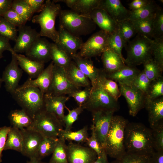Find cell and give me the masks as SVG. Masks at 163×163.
Masks as SVG:
<instances>
[{"instance_id":"6da1fadb","label":"cell","mask_w":163,"mask_h":163,"mask_svg":"<svg viewBox=\"0 0 163 163\" xmlns=\"http://www.w3.org/2000/svg\"><path fill=\"white\" fill-rule=\"evenodd\" d=\"M124 143L126 152L151 156L155 151L152 130L140 123L128 122Z\"/></svg>"},{"instance_id":"7a4b0ae2","label":"cell","mask_w":163,"mask_h":163,"mask_svg":"<svg viewBox=\"0 0 163 163\" xmlns=\"http://www.w3.org/2000/svg\"><path fill=\"white\" fill-rule=\"evenodd\" d=\"M128 121L122 116H113L106 139L104 149L107 155L116 159L126 153L124 131Z\"/></svg>"},{"instance_id":"3957f363","label":"cell","mask_w":163,"mask_h":163,"mask_svg":"<svg viewBox=\"0 0 163 163\" xmlns=\"http://www.w3.org/2000/svg\"><path fill=\"white\" fill-rule=\"evenodd\" d=\"M153 40L144 36L137 34L125 45L127 57L124 62L126 66L136 67L143 64L152 58Z\"/></svg>"},{"instance_id":"277c9868","label":"cell","mask_w":163,"mask_h":163,"mask_svg":"<svg viewBox=\"0 0 163 163\" xmlns=\"http://www.w3.org/2000/svg\"><path fill=\"white\" fill-rule=\"evenodd\" d=\"M61 10L60 4L46 0L40 14L34 16L32 19L33 23L39 24L40 36L50 38L55 43H57L59 39L58 32L55 26L56 20Z\"/></svg>"},{"instance_id":"5b68a950","label":"cell","mask_w":163,"mask_h":163,"mask_svg":"<svg viewBox=\"0 0 163 163\" xmlns=\"http://www.w3.org/2000/svg\"><path fill=\"white\" fill-rule=\"evenodd\" d=\"M59 16V26L77 36L89 34L96 28V24L89 16L71 10L61 9Z\"/></svg>"},{"instance_id":"8992f818","label":"cell","mask_w":163,"mask_h":163,"mask_svg":"<svg viewBox=\"0 0 163 163\" xmlns=\"http://www.w3.org/2000/svg\"><path fill=\"white\" fill-rule=\"evenodd\" d=\"M11 94L22 109L33 119L44 109V94L37 88L30 87L17 89Z\"/></svg>"},{"instance_id":"52a82bcc","label":"cell","mask_w":163,"mask_h":163,"mask_svg":"<svg viewBox=\"0 0 163 163\" xmlns=\"http://www.w3.org/2000/svg\"><path fill=\"white\" fill-rule=\"evenodd\" d=\"M82 107L92 113L97 111L114 113L120 108L117 100L97 86L92 87L89 99Z\"/></svg>"},{"instance_id":"ba28073f","label":"cell","mask_w":163,"mask_h":163,"mask_svg":"<svg viewBox=\"0 0 163 163\" xmlns=\"http://www.w3.org/2000/svg\"><path fill=\"white\" fill-rule=\"evenodd\" d=\"M63 126L56 117L44 109L34 116L31 125L27 129L39 133L43 137L58 138L63 129Z\"/></svg>"},{"instance_id":"9c48e42d","label":"cell","mask_w":163,"mask_h":163,"mask_svg":"<svg viewBox=\"0 0 163 163\" xmlns=\"http://www.w3.org/2000/svg\"><path fill=\"white\" fill-rule=\"evenodd\" d=\"M109 35L102 30L93 34L83 43L79 52L77 53L82 57L89 59L101 55L108 49Z\"/></svg>"},{"instance_id":"30bf717a","label":"cell","mask_w":163,"mask_h":163,"mask_svg":"<svg viewBox=\"0 0 163 163\" xmlns=\"http://www.w3.org/2000/svg\"><path fill=\"white\" fill-rule=\"evenodd\" d=\"M79 90L80 88L73 85L68 79L64 69L53 64L52 82L46 94L53 96H68Z\"/></svg>"},{"instance_id":"8fae6325","label":"cell","mask_w":163,"mask_h":163,"mask_svg":"<svg viewBox=\"0 0 163 163\" xmlns=\"http://www.w3.org/2000/svg\"><path fill=\"white\" fill-rule=\"evenodd\" d=\"M118 84L121 95L124 97L127 102L130 115L136 116L145 107V94L133 86Z\"/></svg>"},{"instance_id":"7c38bea8","label":"cell","mask_w":163,"mask_h":163,"mask_svg":"<svg viewBox=\"0 0 163 163\" xmlns=\"http://www.w3.org/2000/svg\"><path fill=\"white\" fill-rule=\"evenodd\" d=\"M66 154L69 163H92L97 158L90 148L72 142L67 145Z\"/></svg>"},{"instance_id":"4fadbf2b","label":"cell","mask_w":163,"mask_h":163,"mask_svg":"<svg viewBox=\"0 0 163 163\" xmlns=\"http://www.w3.org/2000/svg\"><path fill=\"white\" fill-rule=\"evenodd\" d=\"M11 54V61L3 71L1 79L2 82H5L6 91L12 94L19 86L18 84L23 72L19 67L15 57L13 54Z\"/></svg>"},{"instance_id":"5bb4252c","label":"cell","mask_w":163,"mask_h":163,"mask_svg":"<svg viewBox=\"0 0 163 163\" xmlns=\"http://www.w3.org/2000/svg\"><path fill=\"white\" fill-rule=\"evenodd\" d=\"M114 113L104 111L92 113L93 123L91 125L99 142L104 149L106 139Z\"/></svg>"},{"instance_id":"9a60e30c","label":"cell","mask_w":163,"mask_h":163,"mask_svg":"<svg viewBox=\"0 0 163 163\" xmlns=\"http://www.w3.org/2000/svg\"><path fill=\"white\" fill-rule=\"evenodd\" d=\"M51 43L46 39H37L25 52L26 56L30 59L45 63L51 60Z\"/></svg>"},{"instance_id":"2e32d148","label":"cell","mask_w":163,"mask_h":163,"mask_svg":"<svg viewBox=\"0 0 163 163\" xmlns=\"http://www.w3.org/2000/svg\"><path fill=\"white\" fill-rule=\"evenodd\" d=\"M58 41L55 43L61 50L65 52L71 57L77 53L83 43L80 37L75 36L59 26Z\"/></svg>"},{"instance_id":"e0dca14e","label":"cell","mask_w":163,"mask_h":163,"mask_svg":"<svg viewBox=\"0 0 163 163\" xmlns=\"http://www.w3.org/2000/svg\"><path fill=\"white\" fill-rule=\"evenodd\" d=\"M23 137V146L21 153L30 159L35 158L38 147L43 137L31 129L21 130Z\"/></svg>"},{"instance_id":"ac0fdd59","label":"cell","mask_w":163,"mask_h":163,"mask_svg":"<svg viewBox=\"0 0 163 163\" xmlns=\"http://www.w3.org/2000/svg\"><path fill=\"white\" fill-rule=\"evenodd\" d=\"M19 35L13 48L17 53H25L32 43L40 37L39 33L30 26L25 25L18 27Z\"/></svg>"},{"instance_id":"d6986e66","label":"cell","mask_w":163,"mask_h":163,"mask_svg":"<svg viewBox=\"0 0 163 163\" xmlns=\"http://www.w3.org/2000/svg\"><path fill=\"white\" fill-rule=\"evenodd\" d=\"M69 98L65 95L53 96L47 94L44 95V110L56 117L63 125L64 108Z\"/></svg>"},{"instance_id":"ffe728a7","label":"cell","mask_w":163,"mask_h":163,"mask_svg":"<svg viewBox=\"0 0 163 163\" xmlns=\"http://www.w3.org/2000/svg\"><path fill=\"white\" fill-rule=\"evenodd\" d=\"M77 66L89 80L92 88H94L102 72V69L96 68L91 59L83 58L77 53L71 56Z\"/></svg>"},{"instance_id":"44dd1931","label":"cell","mask_w":163,"mask_h":163,"mask_svg":"<svg viewBox=\"0 0 163 163\" xmlns=\"http://www.w3.org/2000/svg\"><path fill=\"white\" fill-rule=\"evenodd\" d=\"M53 64L52 61L37 78L34 79L29 78L17 89L33 87L39 88L44 94L46 93L52 82Z\"/></svg>"},{"instance_id":"7402d4cb","label":"cell","mask_w":163,"mask_h":163,"mask_svg":"<svg viewBox=\"0 0 163 163\" xmlns=\"http://www.w3.org/2000/svg\"><path fill=\"white\" fill-rule=\"evenodd\" d=\"M99 8L104 10L117 23L128 19L131 13L120 0H101Z\"/></svg>"},{"instance_id":"603a6c76","label":"cell","mask_w":163,"mask_h":163,"mask_svg":"<svg viewBox=\"0 0 163 163\" xmlns=\"http://www.w3.org/2000/svg\"><path fill=\"white\" fill-rule=\"evenodd\" d=\"M89 16L101 30L108 34L113 33L118 28L117 23L102 8H98L94 10Z\"/></svg>"},{"instance_id":"cb8c5ba5","label":"cell","mask_w":163,"mask_h":163,"mask_svg":"<svg viewBox=\"0 0 163 163\" xmlns=\"http://www.w3.org/2000/svg\"><path fill=\"white\" fill-rule=\"evenodd\" d=\"M10 52L15 57L19 66L29 76V78H37L44 69L45 63L32 60L24 55L11 50Z\"/></svg>"},{"instance_id":"d4e9b609","label":"cell","mask_w":163,"mask_h":163,"mask_svg":"<svg viewBox=\"0 0 163 163\" xmlns=\"http://www.w3.org/2000/svg\"><path fill=\"white\" fill-rule=\"evenodd\" d=\"M103 71L106 74L115 72L125 65L124 60L112 50L107 49L102 54Z\"/></svg>"},{"instance_id":"484cf974","label":"cell","mask_w":163,"mask_h":163,"mask_svg":"<svg viewBox=\"0 0 163 163\" xmlns=\"http://www.w3.org/2000/svg\"><path fill=\"white\" fill-rule=\"evenodd\" d=\"M136 67L125 65L119 70L113 73L106 74V77L118 83L129 85L141 72Z\"/></svg>"},{"instance_id":"4316f807","label":"cell","mask_w":163,"mask_h":163,"mask_svg":"<svg viewBox=\"0 0 163 163\" xmlns=\"http://www.w3.org/2000/svg\"><path fill=\"white\" fill-rule=\"evenodd\" d=\"M148 112L149 121L152 129L163 123V97L149 103L145 106Z\"/></svg>"},{"instance_id":"83f0119b","label":"cell","mask_w":163,"mask_h":163,"mask_svg":"<svg viewBox=\"0 0 163 163\" xmlns=\"http://www.w3.org/2000/svg\"><path fill=\"white\" fill-rule=\"evenodd\" d=\"M65 70L68 79L75 86L80 88L91 86L89 79L72 60Z\"/></svg>"},{"instance_id":"f1b7e54d","label":"cell","mask_w":163,"mask_h":163,"mask_svg":"<svg viewBox=\"0 0 163 163\" xmlns=\"http://www.w3.org/2000/svg\"><path fill=\"white\" fill-rule=\"evenodd\" d=\"M8 118L12 127L20 130L29 127L33 121V118L22 109L11 111Z\"/></svg>"},{"instance_id":"f546056e","label":"cell","mask_w":163,"mask_h":163,"mask_svg":"<svg viewBox=\"0 0 163 163\" xmlns=\"http://www.w3.org/2000/svg\"><path fill=\"white\" fill-rule=\"evenodd\" d=\"M160 7L154 1L150 0L143 7L136 10L131 11L128 19L133 21L153 18Z\"/></svg>"},{"instance_id":"4dcf8cb0","label":"cell","mask_w":163,"mask_h":163,"mask_svg":"<svg viewBox=\"0 0 163 163\" xmlns=\"http://www.w3.org/2000/svg\"><path fill=\"white\" fill-rule=\"evenodd\" d=\"M23 137L21 130L11 127L8 134L4 150H12L21 152Z\"/></svg>"},{"instance_id":"1f68e13d","label":"cell","mask_w":163,"mask_h":163,"mask_svg":"<svg viewBox=\"0 0 163 163\" xmlns=\"http://www.w3.org/2000/svg\"><path fill=\"white\" fill-rule=\"evenodd\" d=\"M96 86L101 88L117 101L121 95L119 86L116 82L107 78L102 69V73L97 80Z\"/></svg>"},{"instance_id":"d6a6232c","label":"cell","mask_w":163,"mask_h":163,"mask_svg":"<svg viewBox=\"0 0 163 163\" xmlns=\"http://www.w3.org/2000/svg\"><path fill=\"white\" fill-rule=\"evenodd\" d=\"M50 58L54 64L65 69L72 60L71 56L59 48L55 43H51Z\"/></svg>"},{"instance_id":"836d02e7","label":"cell","mask_w":163,"mask_h":163,"mask_svg":"<svg viewBox=\"0 0 163 163\" xmlns=\"http://www.w3.org/2000/svg\"><path fill=\"white\" fill-rule=\"evenodd\" d=\"M88 129L87 126L75 131H72L71 130L66 131L62 129L60 132L58 137L62 138L65 141H73L78 143L86 142L88 138Z\"/></svg>"},{"instance_id":"e575fe53","label":"cell","mask_w":163,"mask_h":163,"mask_svg":"<svg viewBox=\"0 0 163 163\" xmlns=\"http://www.w3.org/2000/svg\"><path fill=\"white\" fill-rule=\"evenodd\" d=\"M101 0H77L71 10L79 14L89 16L94 10L99 8Z\"/></svg>"},{"instance_id":"d590c367","label":"cell","mask_w":163,"mask_h":163,"mask_svg":"<svg viewBox=\"0 0 163 163\" xmlns=\"http://www.w3.org/2000/svg\"><path fill=\"white\" fill-rule=\"evenodd\" d=\"M65 140L58 137L52 156L48 163H69L67 156V145Z\"/></svg>"},{"instance_id":"8d00e7d4","label":"cell","mask_w":163,"mask_h":163,"mask_svg":"<svg viewBox=\"0 0 163 163\" xmlns=\"http://www.w3.org/2000/svg\"><path fill=\"white\" fill-rule=\"evenodd\" d=\"M58 138L43 137L38 149L36 158L42 159L53 153L58 141Z\"/></svg>"},{"instance_id":"74e56055","label":"cell","mask_w":163,"mask_h":163,"mask_svg":"<svg viewBox=\"0 0 163 163\" xmlns=\"http://www.w3.org/2000/svg\"><path fill=\"white\" fill-rule=\"evenodd\" d=\"M163 95V76L151 82L145 94V106Z\"/></svg>"},{"instance_id":"f35d334b","label":"cell","mask_w":163,"mask_h":163,"mask_svg":"<svg viewBox=\"0 0 163 163\" xmlns=\"http://www.w3.org/2000/svg\"><path fill=\"white\" fill-rule=\"evenodd\" d=\"M108 48L118 54L123 59L122 51L126 44L121 36L118 28L113 33L109 34L108 39Z\"/></svg>"},{"instance_id":"ab89813d","label":"cell","mask_w":163,"mask_h":163,"mask_svg":"<svg viewBox=\"0 0 163 163\" xmlns=\"http://www.w3.org/2000/svg\"><path fill=\"white\" fill-rule=\"evenodd\" d=\"M153 18L132 21L136 33L151 38L152 37Z\"/></svg>"},{"instance_id":"60d3db41","label":"cell","mask_w":163,"mask_h":163,"mask_svg":"<svg viewBox=\"0 0 163 163\" xmlns=\"http://www.w3.org/2000/svg\"><path fill=\"white\" fill-rule=\"evenodd\" d=\"M143 71L147 77L151 82L162 76L163 70L154 61L153 58L143 64Z\"/></svg>"},{"instance_id":"b9f144b4","label":"cell","mask_w":163,"mask_h":163,"mask_svg":"<svg viewBox=\"0 0 163 163\" xmlns=\"http://www.w3.org/2000/svg\"><path fill=\"white\" fill-rule=\"evenodd\" d=\"M18 29L3 17L0 16V35L9 40L15 41L17 37Z\"/></svg>"},{"instance_id":"7bdbcfd3","label":"cell","mask_w":163,"mask_h":163,"mask_svg":"<svg viewBox=\"0 0 163 163\" xmlns=\"http://www.w3.org/2000/svg\"><path fill=\"white\" fill-rule=\"evenodd\" d=\"M120 34L126 44L136 34L132 21L127 19L117 23Z\"/></svg>"},{"instance_id":"ee69618b","label":"cell","mask_w":163,"mask_h":163,"mask_svg":"<svg viewBox=\"0 0 163 163\" xmlns=\"http://www.w3.org/2000/svg\"><path fill=\"white\" fill-rule=\"evenodd\" d=\"M151 156L126 152L122 157L112 163H150Z\"/></svg>"},{"instance_id":"f6af8a7d","label":"cell","mask_w":163,"mask_h":163,"mask_svg":"<svg viewBox=\"0 0 163 163\" xmlns=\"http://www.w3.org/2000/svg\"><path fill=\"white\" fill-rule=\"evenodd\" d=\"M11 8L27 21L30 20L34 14L25 0H13Z\"/></svg>"},{"instance_id":"bcb514c9","label":"cell","mask_w":163,"mask_h":163,"mask_svg":"<svg viewBox=\"0 0 163 163\" xmlns=\"http://www.w3.org/2000/svg\"><path fill=\"white\" fill-rule=\"evenodd\" d=\"M152 38L154 39H163V10L161 7L153 18Z\"/></svg>"},{"instance_id":"7dc6e473","label":"cell","mask_w":163,"mask_h":163,"mask_svg":"<svg viewBox=\"0 0 163 163\" xmlns=\"http://www.w3.org/2000/svg\"><path fill=\"white\" fill-rule=\"evenodd\" d=\"M65 107L68 110V113L64 116L62 123L63 125H65L64 130L70 131L71 130L73 124L77 120L79 116L84 109L82 106H79L72 110H69L66 106Z\"/></svg>"},{"instance_id":"c3c4849f","label":"cell","mask_w":163,"mask_h":163,"mask_svg":"<svg viewBox=\"0 0 163 163\" xmlns=\"http://www.w3.org/2000/svg\"><path fill=\"white\" fill-rule=\"evenodd\" d=\"M152 58L163 70V39L153 40Z\"/></svg>"},{"instance_id":"681fc988","label":"cell","mask_w":163,"mask_h":163,"mask_svg":"<svg viewBox=\"0 0 163 163\" xmlns=\"http://www.w3.org/2000/svg\"><path fill=\"white\" fill-rule=\"evenodd\" d=\"M151 82V81L142 70L135 78L129 85L140 90L145 94Z\"/></svg>"},{"instance_id":"f907efd6","label":"cell","mask_w":163,"mask_h":163,"mask_svg":"<svg viewBox=\"0 0 163 163\" xmlns=\"http://www.w3.org/2000/svg\"><path fill=\"white\" fill-rule=\"evenodd\" d=\"M153 148L156 151L163 150V123L151 129Z\"/></svg>"},{"instance_id":"816d5d0a","label":"cell","mask_w":163,"mask_h":163,"mask_svg":"<svg viewBox=\"0 0 163 163\" xmlns=\"http://www.w3.org/2000/svg\"><path fill=\"white\" fill-rule=\"evenodd\" d=\"M2 16L16 27L25 25L27 21L11 8Z\"/></svg>"},{"instance_id":"f5cc1de1","label":"cell","mask_w":163,"mask_h":163,"mask_svg":"<svg viewBox=\"0 0 163 163\" xmlns=\"http://www.w3.org/2000/svg\"><path fill=\"white\" fill-rule=\"evenodd\" d=\"M92 89V87H85L82 90L76 91L68 96L72 97L77 103L78 106H82L89 98Z\"/></svg>"},{"instance_id":"db71d44e","label":"cell","mask_w":163,"mask_h":163,"mask_svg":"<svg viewBox=\"0 0 163 163\" xmlns=\"http://www.w3.org/2000/svg\"><path fill=\"white\" fill-rule=\"evenodd\" d=\"M91 136L88 138L86 143L88 147L93 150L97 153V157L101 156L105 152L102 147L95 135L93 126L91 127Z\"/></svg>"},{"instance_id":"11a10c76","label":"cell","mask_w":163,"mask_h":163,"mask_svg":"<svg viewBox=\"0 0 163 163\" xmlns=\"http://www.w3.org/2000/svg\"><path fill=\"white\" fill-rule=\"evenodd\" d=\"M34 14L40 13L43 9L45 1L44 0H25Z\"/></svg>"},{"instance_id":"9f6ffc18","label":"cell","mask_w":163,"mask_h":163,"mask_svg":"<svg viewBox=\"0 0 163 163\" xmlns=\"http://www.w3.org/2000/svg\"><path fill=\"white\" fill-rule=\"evenodd\" d=\"M11 127L5 126L0 128V163L2 162V152L4 150L8 134Z\"/></svg>"},{"instance_id":"6f0895ef","label":"cell","mask_w":163,"mask_h":163,"mask_svg":"<svg viewBox=\"0 0 163 163\" xmlns=\"http://www.w3.org/2000/svg\"><path fill=\"white\" fill-rule=\"evenodd\" d=\"M9 41L7 38L0 35V56H3L2 53L4 51L10 52L13 50Z\"/></svg>"},{"instance_id":"680465c9","label":"cell","mask_w":163,"mask_h":163,"mask_svg":"<svg viewBox=\"0 0 163 163\" xmlns=\"http://www.w3.org/2000/svg\"><path fill=\"white\" fill-rule=\"evenodd\" d=\"M150 0H133L129 4L130 11L139 9L147 5Z\"/></svg>"},{"instance_id":"91938a15","label":"cell","mask_w":163,"mask_h":163,"mask_svg":"<svg viewBox=\"0 0 163 163\" xmlns=\"http://www.w3.org/2000/svg\"><path fill=\"white\" fill-rule=\"evenodd\" d=\"M12 0H0V16H2L11 7Z\"/></svg>"},{"instance_id":"94428289","label":"cell","mask_w":163,"mask_h":163,"mask_svg":"<svg viewBox=\"0 0 163 163\" xmlns=\"http://www.w3.org/2000/svg\"><path fill=\"white\" fill-rule=\"evenodd\" d=\"M150 163H163V150L154 151L150 156Z\"/></svg>"},{"instance_id":"6125c7cd","label":"cell","mask_w":163,"mask_h":163,"mask_svg":"<svg viewBox=\"0 0 163 163\" xmlns=\"http://www.w3.org/2000/svg\"><path fill=\"white\" fill-rule=\"evenodd\" d=\"M92 163H112L108 161L107 158V155L105 152L100 157H97V159Z\"/></svg>"},{"instance_id":"be15d7a7","label":"cell","mask_w":163,"mask_h":163,"mask_svg":"<svg viewBox=\"0 0 163 163\" xmlns=\"http://www.w3.org/2000/svg\"><path fill=\"white\" fill-rule=\"evenodd\" d=\"M30 159V160L28 161L27 163H47L43 162L41 160L34 158H31Z\"/></svg>"},{"instance_id":"e7e4bbea","label":"cell","mask_w":163,"mask_h":163,"mask_svg":"<svg viewBox=\"0 0 163 163\" xmlns=\"http://www.w3.org/2000/svg\"><path fill=\"white\" fill-rule=\"evenodd\" d=\"M3 56H0V59H1L2 57H3ZM2 82L1 79V78L0 77V89L1 87V85L2 84Z\"/></svg>"}]
</instances>
